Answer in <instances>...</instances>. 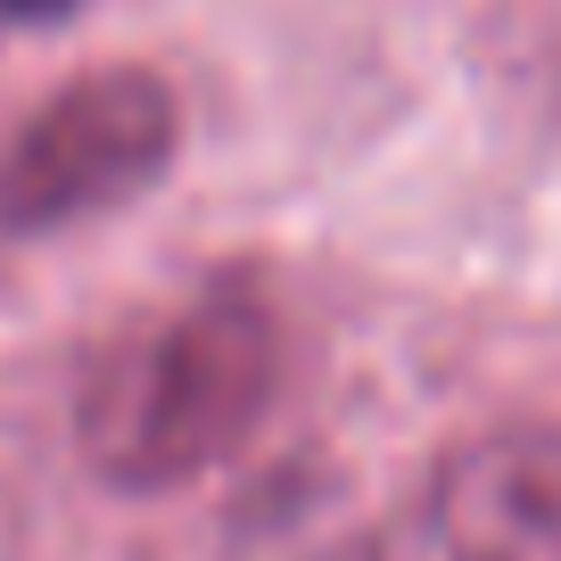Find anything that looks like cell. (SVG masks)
<instances>
[{
	"mask_svg": "<svg viewBox=\"0 0 561 561\" xmlns=\"http://www.w3.org/2000/svg\"><path fill=\"white\" fill-rule=\"evenodd\" d=\"M273 306L248 280H215L198 298L140 314L83 371V455L116 488H182L256 430L273 404Z\"/></svg>",
	"mask_w": 561,
	"mask_h": 561,
	"instance_id": "obj_1",
	"label": "cell"
},
{
	"mask_svg": "<svg viewBox=\"0 0 561 561\" xmlns=\"http://www.w3.org/2000/svg\"><path fill=\"white\" fill-rule=\"evenodd\" d=\"M174 158V91L149 67H100L58 83L0 140V240L91 224L140 198Z\"/></svg>",
	"mask_w": 561,
	"mask_h": 561,
	"instance_id": "obj_2",
	"label": "cell"
},
{
	"mask_svg": "<svg viewBox=\"0 0 561 561\" xmlns=\"http://www.w3.org/2000/svg\"><path fill=\"white\" fill-rule=\"evenodd\" d=\"M413 561H561V430H495L438 462Z\"/></svg>",
	"mask_w": 561,
	"mask_h": 561,
	"instance_id": "obj_3",
	"label": "cell"
},
{
	"mask_svg": "<svg viewBox=\"0 0 561 561\" xmlns=\"http://www.w3.org/2000/svg\"><path fill=\"white\" fill-rule=\"evenodd\" d=\"M9 18H25V25H58V18H75L83 0H0Z\"/></svg>",
	"mask_w": 561,
	"mask_h": 561,
	"instance_id": "obj_4",
	"label": "cell"
}]
</instances>
